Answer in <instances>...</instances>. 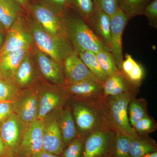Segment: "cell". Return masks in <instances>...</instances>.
<instances>
[{
    "instance_id": "obj_1",
    "label": "cell",
    "mask_w": 157,
    "mask_h": 157,
    "mask_svg": "<svg viewBox=\"0 0 157 157\" xmlns=\"http://www.w3.org/2000/svg\"><path fill=\"white\" fill-rule=\"evenodd\" d=\"M137 95L125 93L102 97L97 101L106 126L115 132L133 138L137 136L129 122L128 107L131 99Z\"/></svg>"
},
{
    "instance_id": "obj_2",
    "label": "cell",
    "mask_w": 157,
    "mask_h": 157,
    "mask_svg": "<svg viewBox=\"0 0 157 157\" xmlns=\"http://www.w3.org/2000/svg\"><path fill=\"white\" fill-rule=\"evenodd\" d=\"M63 16L66 37L77 53L91 51L96 53L102 49L110 52L75 11L69 9Z\"/></svg>"
},
{
    "instance_id": "obj_3",
    "label": "cell",
    "mask_w": 157,
    "mask_h": 157,
    "mask_svg": "<svg viewBox=\"0 0 157 157\" xmlns=\"http://www.w3.org/2000/svg\"><path fill=\"white\" fill-rule=\"evenodd\" d=\"M98 100L85 101L74 98L72 104L71 111L76 124L77 137L83 142L92 134L107 128L98 107Z\"/></svg>"
},
{
    "instance_id": "obj_4",
    "label": "cell",
    "mask_w": 157,
    "mask_h": 157,
    "mask_svg": "<svg viewBox=\"0 0 157 157\" xmlns=\"http://www.w3.org/2000/svg\"><path fill=\"white\" fill-rule=\"evenodd\" d=\"M28 26L36 48L62 66L66 58L75 51L67 38L50 35L33 18Z\"/></svg>"
},
{
    "instance_id": "obj_5",
    "label": "cell",
    "mask_w": 157,
    "mask_h": 157,
    "mask_svg": "<svg viewBox=\"0 0 157 157\" xmlns=\"http://www.w3.org/2000/svg\"><path fill=\"white\" fill-rule=\"evenodd\" d=\"M33 18L44 30L52 36L66 37L63 15L39 2L29 7Z\"/></svg>"
},
{
    "instance_id": "obj_6",
    "label": "cell",
    "mask_w": 157,
    "mask_h": 157,
    "mask_svg": "<svg viewBox=\"0 0 157 157\" xmlns=\"http://www.w3.org/2000/svg\"><path fill=\"white\" fill-rule=\"evenodd\" d=\"M115 135L107 128L92 134L85 140L82 157H113Z\"/></svg>"
},
{
    "instance_id": "obj_7",
    "label": "cell",
    "mask_w": 157,
    "mask_h": 157,
    "mask_svg": "<svg viewBox=\"0 0 157 157\" xmlns=\"http://www.w3.org/2000/svg\"><path fill=\"white\" fill-rule=\"evenodd\" d=\"M27 127L14 113L0 124V135L9 157H16Z\"/></svg>"
},
{
    "instance_id": "obj_8",
    "label": "cell",
    "mask_w": 157,
    "mask_h": 157,
    "mask_svg": "<svg viewBox=\"0 0 157 157\" xmlns=\"http://www.w3.org/2000/svg\"><path fill=\"white\" fill-rule=\"evenodd\" d=\"M25 23L21 16L7 31V36L0 49V56L11 51L32 46L33 43V36L29 26Z\"/></svg>"
},
{
    "instance_id": "obj_9",
    "label": "cell",
    "mask_w": 157,
    "mask_h": 157,
    "mask_svg": "<svg viewBox=\"0 0 157 157\" xmlns=\"http://www.w3.org/2000/svg\"><path fill=\"white\" fill-rule=\"evenodd\" d=\"M39 94L33 89L20 90L13 101L14 113L28 127L38 118Z\"/></svg>"
},
{
    "instance_id": "obj_10",
    "label": "cell",
    "mask_w": 157,
    "mask_h": 157,
    "mask_svg": "<svg viewBox=\"0 0 157 157\" xmlns=\"http://www.w3.org/2000/svg\"><path fill=\"white\" fill-rule=\"evenodd\" d=\"M129 18L120 9L110 17V52L118 70H121L123 57L122 36Z\"/></svg>"
},
{
    "instance_id": "obj_11",
    "label": "cell",
    "mask_w": 157,
    "mask_h": 157,
    "mask_svg": "<svg viewBox=\"0 0 157 157\" xmlns=\"http://www.w3.org/2000/svg\"><path fill=\"white\" fill-rule=\"evenodd\" d=\"M45 120L37 119L26 129L16 157H32L42 150Z\"/></svg>"
},
{
    "instance_id": "obj_12",
    "label": "cell",
    "mask_w": 157,
    "mask_h": 157,
    "mask_svg": "<svg viewBox=\"0 0 157 157\" xmlns=\"http://www.w3.org/2000/svg\"><path fill=\"white\" fill-rule=\"evenodd\" d=\"M61 109H59L56 115L45 120L43 137L42 150L57 155L63 152L64 145L60 129L59 120Z\"/></svg>"
},
{
    "instance_id": "obj_13",
    "label": "cell",
    "mask_w": 157,
    "mask_h": 157,
    "mask_svg": "<svg viewBox=\"0 0 157 157\" xmlns=\"http://www.w3.org/2000/svg\"><path fill=\"white\" fill-rule=\"evenodd\" d=\"M34 48V59L42 76L59 86H65L66 82L63 66L36 47Z\"/></svg>"
},
{
    "instance_id": "obj_14",
    "label": "cell",
    "mask_w": 157,
    "mask_h": 157,
    "mask_svg": "<svg viewBox=\"0 0 157 157\" xmlns=\"http://www.w3.org/2000/svg\"><path fill=\"white\" fill-rule=\"evenodd\" d=\"M63 68L66 84L88 79L100 81L89 70L76 51L66 58Z\"/></svg>"
},
{
    "instance_id": "obj_15",
    "label": "cell",
    "mask_w": 157,
    "mask_h": 157,
    "mask_svg": "<svg viewBox=\"0 0 157 157\" xmlns=\"http://www.w3.org/2000/svg\"><path fill=\"white\" fill-rule=\"evenodd\" d=\"M63 88L68 95L74 99L95 101L104 97L102 83L98 80H83L66 84Z\"/></svg>"
},
{
    "instance_id": "obj_16",
    "label": "cell",
    "mask_w": 157,
    "mask_h": 157,
    "mask_svg": "<svg viewBox=\"0 0 157 157\" xmlns=\"http://www.w3.org/2000/svg\"><path fill=\"white\" fill-rule=\"evenodd\" d=\"M68 95L63 88L59 90H46L39 95L37 119H44L53 110L61 109Z\"/></svg>"
},
{
    "instance_id": "obj_17",
    "label": "cell",
    "mask_w": 157,
    "mask_h": 157,
    "mask_svg": "<svg viewBox=\"0 0 157 157\" xmlns=\"http://www.w3.org/2000/svg\"><path fill=\"white\" fill-rule=\"evenodd\" d=\"M31 47L28 46L11 51L0 56V73L5 80L14 84V76L17 68Z\"/></svg>"
},
{
    "instance_id": "obj_18",
    "label": "cell",
    "mask_w": 157,
    "mask_h": 157,
    "mask_svg": "<svg viewBox=\"0 0 157 157\" xmlns=\"http://www.w3.org/2000/svg\"><path fill=\"white\" fill-rule=\"evenodd\" d=\"M104 97L115 96L132 93L137 95L138 89L132 85L121 71L108 76L102 84Z\"/></svg>"
},
{
    "instance_id": "obj_19",
    "label": "cell",
    "mask_w": 157,
    "mask_h": 157,
    "mask_svg": "<svg viewBox=\"0 0 157 157\" xmlns=\"http://www.w3.org/2000/svg\"><path fill=\"white\" fill-rule=\"evenodd\" d=\"M86 24L110 50V16L95 8L92 16Z\"/></svg>"
},
{
    "instance_id": "obj_20",
    "label": "cell",
    "mask_w": 157,
    "mask_h": 157,
    "mask_svg": "<svg viewBox=\"0 0 157 157\" xmlns=\"http://www.w3.org/2000/svg\"><path fill=\"white\" fill-rule=\"evenodd\" d=\"M36 78V73L31 49L25 55L17 68L14 84L19 89L28 87Z\"/></svg>"
},
{
    "instance_id": "obj_21",
    "label": "cell",
    "mask_w": 157,
    "mask_h": 157,
    "mask_svg": "<svg viewBox=\"0 0 157 157\" xmlns=\"http://www.w3.org/2000/svg\"><path fill=\"white\" fill-rule=\"evenodd\" d=\"M22 11L15 0H0V23L8 31L21 16Z\"/></svg>"
},
{
    "instance_id": "obj_22",
    "label": "cell",
    "mask_w": 157,
    "mask_h": 157,
    "mask_svg": "<svg viewBox=\"0 0 157 157\" xmlns=\"http://www.w3.org/2000/svg\"><path fill=\"white\" fill-rule=\"evenodd\" d=\"M156 151V142L149 135H137L132 139L130 148L131 157H143Z\"/></svg>"
},
{
    "instance_id": "obj_23",
    "label": "cell",
    "mask_w": 157,
    "mask_h": 157,
    "mask_svg": "<svg viewBox=\"0 0 157 157\" xmlns=\"http://www.w3.org/2000/svg\"><path fill=\"white\" fill-rule=\"evenodd\" d=\"M59 124L65 148L73 139L77 137L76 124L70 107L62 110L59 120Z\"/></svg>"
},
{
    "instance_id": "obj_24",
    "label": "cell",
    "mask_w": 157,
    "mask_h": 157,
    "mask_svg": "<svg viewBox=\"0 0 157 157\" xmlns=\"http://www.w3.org/2000/svg\"><path fill=\"white\" fill-rule=\"evenodd\" d=\"M149 115L147 102L143 98H132L128 107L129 122L132 126L139 120Z\"/></svg>"
},
{
    "instance_id": "obj_25",
    "label": "cell",
    "mask_w": 157,
    "mask_h": 157,
    "mask_svg": "<svg viewBox=\"0 0 157 157\" xmlns=\"http://www.w3.org/2000/svg\"><path fill=\"white\" fill-rule=\"evenodd\" d=\"M78 56L90 71L103 84L107 79L108 76L100 67L96 53L92 52L85 51L78 52Z\"/></svg>"
},
{
    "instance_id": "obj_26",
    "label": "cell",
    "mask_w": 157,
    "mask_h": 157,
    "mask_svg": "<svg viewBox=\"0 0 157 157\" xmlns=\"http://www.w3.org/2000/svg\"><path fill=\"white\" fill-rule=\"evenodd\" d=\"M151 0H117L120 9L129 19L143 14V11L147 5Z\"/></svg>"
},
{
    "instance_id": "obj_27",
    "label": "cell",
    "mask_w": 157,
    "mask_h": 157,
    "mask_svg": "<svg viewBox=\"0 0 157 157\" xmlns=\"http://www.w3.org/2000/svg\"><path fill=\"white\" fill-rule=\"evenodd\" d=\"M93 0H70V9H72L85 21L88 22L95 10Z\"/></svg>"
},
{
    "instance_id": "obj_28",
    "label": "cell",
    "mask_w": 157,
    "mask_h": 157,
    "mask_svg": "<svg viewBox=\"0 0 157 157\" xmlns=\"http://www.w3.org/2000/svg\"><path fill=\"white\" fill-rule=\"evenodd\" d=\"M96 55L101 69L108 76L113 75L119 71L110 52L102 49L97 52Z\"/></svg>"
},
{
    "instance_id": "obj_29",
    "label": "cell",
    "mask_w": 157,
    "mask_h": 157,
    "mask_svg": "<svg viewBox=\"0 0 157 157\" xmlns=\"http://www.w3.org/2000/svg\"><path fill=\"white\" fill-rule=\"evenodd\" d=\"M132 139L116 132L113 157H131L130 148Z\"/></svg>"
},
{
    "instance_id": "obj_30",
    "label": "cell",
    "mask_w": 157,
    "mask_h": 157,
    "mask_svg": "<svg viewBox=\"0 0 157 157\" xmlns=\"http://www.w3.org/2000/svg\"><path fill=\"white\" fill-rule=\"evenodd\" d=\"M20 90L15 85L6 81L0 76V101L13 102Z\"/></svg>"
},
{
    "instance_id": "obj_31",
    "label": "cell",
    "mask_w": 157,
    "mask_h": 157,
    "mask_svg": "<svg viewBox=\"0 0 157 157\" xmlns=\"http://www.w3.org/2000/svg\"><path fill=\"white\" fill-rule=\"evenodd\" d=\"M132 128L137 135H149L156 131L157 124L153 118L148 115L137 121Z\"/></svg>"
},
{
    "instance_id": "obj_32",
    "label": "cell",
    "mask_w": 157,
    "mask_h": 157,
    "mask_svg": "<svg viewBox=\"0 0 157 157\" xmlns=\"http://www.w3.org/2000/svg\"><path fill=\"white\" fill-rule=\"evenodd\" d=\"M83 146L84 142L76 137L64 149L60 157H82Z\"/></svg>"
},
{
    "instance_id": "obj_33",
    "label": "cell",
    "mask_w": 157,
    "mask_h": 157,
    "mask_svg": "<svg viewBox=\"0 0 157 157\" xmlns=\"http://www.w3.org/2000/svg\"><path fill=\"white\" fill-rule=\"evenodd\" d=\"M124 75L132 85L138 89L141 85L144 76V69L137 63L128 73Z\"/></svg>"
},
{
    "instance_id": "obj_34",
    "label": "cell",
    "mask_w": 157,
    "mask_h": 157,
    "mask_svg": "<svg viewBox=\"0 0 157 157\" xmlns=\"http://www.w3.org/2000/svg\"><path fill=\"white\" fill-rule=\"evenodd\" d=\"M95 7L112 16L119 9L117 0H93Z\"/></svg>"
},
{
    "instance_id": "obj_35",
    "label": "cell",
    "mask_w": 157,
    "mask_h": 157,
    "mask_svg": "<svg viewBox=\"0 0 157 157\" xmlns=\"http://www.w3.org/2000/svg\"><path fill=\"white\" fill-rule=\"evenodd\" d=\"M39 2L63 15L70 9V0H39Z\"/></svg>"
},
{
    "instance_id": "obj_36",
    "label": "cell",
    "mask_w": 157,
    "mask_h": 157,
    "mask_svg": "<svg viewBox=\"0 0 157 157\" xmlns=\"http://www.w3.org/2000/svg\"><path fill=\"white\" fill-rule=\"evenodd\" d=\"M149 21V24L155 28L157 27V0H151L143 11Z\"/></svg>"
},
{
    "instance_id": "obj_37",
    "label": "cell",
    "mask_w": 157,
    "mask_h": 157,
    "mask_svg": "<svg viewBox=\"0 0 157 157\" xmlns=\"http://www.w3.org/2000/svg\"><path fill=\"white\" fill-rule=\"evenodd\" d=\"M13 113V102L0 101V124Z\"/></svg>"
},
{
    "instance_id": "obj_38",
    "label": "cell",
    "mask_w": 157,
    "mask_h": 157,
    "mask_svg": "<svg viewBox=\"0 0 157 157\" xmlns=\"http://www.w3.org/2000/svg\"><path fill=\"white\" fill-rule=\"evenodd\" d=\"M32 157H60L59 155H57L45 151L41 150V151L38 152L36 154L34 155Z\"/></svg>"
},
{
    "instance_id": "obj_39",
    "label": "cell",
    "mask_w": 157,
    "mask_h": 157,
    "mask_svg": "<svg viewBox=\"0 0 157 157\" xmlns=\"http://www.w3.org/2000/svg\"><path fill=\"white\" fill-rule=\"evenodd\" d=\"M0 157H9L0 135Z\"/></svg>"
},
{
    "instance_id": "obj_40",
    "label": "cell",
    "mask_w": 157,
    "mask_h": 157,
    "mask_svg": "<svg viewBox=\"0 0 157 157\" xmlns=\"http://www.w3.org/2000/svg\"><path fill=\"white\" fill-rule=\"evenodd\" d=\"M22 8L29 9L28 0H15Z\"/></svg>"
},
{
    "instance_id": "obj_41",
    "label": "cell",
    "mask_w": 157,
    "mask_h": 157,
    "mask_svg": "<svg viewBox=\"0 0 157 157\" xmlns=\"http://www.w3.org/2000/svg\"><path fill=\"white\" fill-rule=\"evenodd\" d=\"M5 38L4 35L0 33V49L2 48V46L5 42Z\"/></svg>"
},
{
    "instance_id": "obj_42",
    "label": "cell",
    "mask_w": 157,
    "mask_h": 157,
    "mask_svg": "<svg viewBox=\"0 0 157 157\" xmlns=\"http://www.w3.org/2000/svg\"><path fill=\"white\" fill-rule=\"evenodd\" d=\"M143 157H157V151L148 154Z\"/></svg>"
},
{
    "instance_id": "obj_43",
    "label": "cell",
    "mask_w": 157,
    "mask_h": 157,
    "mask_svg": "<svg viewBox=\"0 0 157 157\" xmlns=\"http://www.w3.org/2000/svg\"><path fill=\"white\" fill-rule=\"evenodd\" d=\"M4 28V27H3V26L0 23V31L2 30Z\"/></svg>"
},
{
    "instance_id": "obj_44",
    "label": "cell",
    "mask_w": 157,
    "mask_h": 157,
    "mask_svg": "<svg viewBox=\"0 0 157 157\" xmlns=\"http://www.w3.org/2000/svg\"><path fill=\"white\" fill-rule=\"evenodd\" d=\"M0 76H1V73H0Z\"/></svg>"
}]
</instances>
